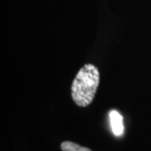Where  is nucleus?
Instances as JSON below:
<instances>
[{"label":"nucleus","mask_w":151,"mask_h":151,"mask_svg":"<svg viewBox=\"0 0 151 151\" xmlns=\"http://www.w3.org/2000/svg\"><path fill=\"white\" fill-rule=\"evenodd\" d=\"M109 119L113 134L116 136H121L124 134V130L122 115L118 111L113 110L109 113Z\"/></svg>","instance_id":"nucleus-2"},{"label":"nucleus","mask_w":151,"mask_h":151,"mask_svg":"<svg viewBox=\"0 0 151 151\" xmlns=\"http://www.w3.org/2000/svg\"><path fill=\"white\" fill-rule=\"evenodd\" d=\"M60 149L62 151H92L88 148L82 147L70 141L62 142L60 145Z\"/></svg>","instance_id":"nucleus-3"},{"label":"nucleus","mask_w":151,"mask_h":151,"mask_svg":"<svg viewBox=\"0 0 151 151\" xmlns=\"http://www.w3.org/2000/svg\"><path fill=\"white\" fill-rule=\"evenodd\" d=\"M99 70L92 64L82 66L71 85V97L79 107H87L93 101L99 85Z\"/></svg>","instance_id":"nucleus-1"}]
</instances>
